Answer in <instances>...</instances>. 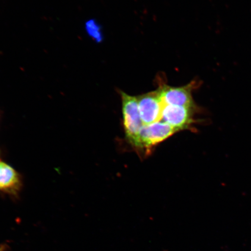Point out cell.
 <instances>
[{"label": "cell", "instance_id": "1", "mask_svg": "<svg viewBox=\"0 0 251 251\" xmlns=\"http://www.w3.org/2000/svg\"><path fill=\"white\" fill-rule=\"evenodd\" d=\"M126 138L134 148L144 125L140 117L137 97L119 91Z\"/></svg>", "mask_w": 251, "mask_h": 251}, {"label": "cell", "instance_id": "2", "mask_svg": "<svg viewBox=\"0 0 251 251\" xmlns=\"http://www.w3.org/2000/svg\"><path fill=\"white\" fill-rule=\"evenodd\" d=\"M177 132L175 128L163 121L144 125L141 128L135 149L150 151L153 147L169 139Z\"/></svg>", "mask_w": 251, "mask_h": 251}, {"label": "cell", "instance_id": "4", "mask_svg": "<svg viewBox=\"0 0 251 251\" xmlns=\"http://www.w3.org/2000/svg\"><path fill=\"white\" fill-rule=\"evenodd\" d=\"M196 111V108L186 106L163 105L161 120L177 131L191 130L196 122L194 116Z\"/></svg>", "mask_w": 251, "mask_h": 251}, {"label": "cell", "instance_id": "3", "mask_svg": "<svg viewBox=\"0 0 251 251\" xmlns=\"http://www.w3.org/2000/svg\"><path fill=\"white\" fill-rule=\"evenodd\" d=\"M199 84L196 81H193L186 86L174 87L161 83L158 90L162 104L197 109L193 98L192 92Z\"/></svg>", "mask_w": 251, "mask_h": 251}, {"label": "cell", "instance_id": "8", "mask_svg": "<svg viewBox=\"0 0 251 251\" xmlns=\"http://www.w3.org/2000/svg\"><path fill=\"white\" fill-rule=\"evenodd\" d=\"M5 251V246H0V251Z\"/></svg>", "mask_w": 251, "mask_h": 251}, {"label": "cell", "instance_id": "7", "mask_svg": "<svg viewBox=\"0 0 251 251\" xmlns=\"http://www.w3.org/2000/svg\"><path fill=\"white\" fill-rule=\"evenodd\" d=\"M86 30L89 36L93 37L97 42H101L102 40V33L99 24L94 20H91L86 24Z\"/></svg>", "mask_w": 251, "mask_h": 251}, {"label": "cell", "instance_id": "5", "mask_svg": "<svg viewBox=\"0 0 251 251\" xmlns=\"http://www.w3.org/2000/svg\"><path fill=\"white\" fill-rule=\"evenodd\" d=\"M141 121L148 125L161 121L163 104L158 89L137 97Z\"/></svg>", "mask_w": 251, "mask_h": 251}, {"label": "cell", "instance_id": "6", "mask_svg": "<svg viewBox=\"0 0 251 251\" xmlns=\"http://www.w3.org/2000/svg\"><path fill=\"white\" fill-rule=\"evenodd\" d=\"M21 187V178L18 173L11 166L0 161V191L16 194Z\"/></svg>", "mask_w": 251, "mask_h": 251}]
</instances>
